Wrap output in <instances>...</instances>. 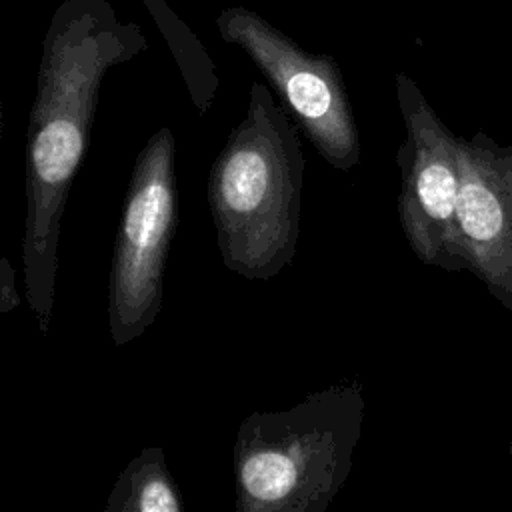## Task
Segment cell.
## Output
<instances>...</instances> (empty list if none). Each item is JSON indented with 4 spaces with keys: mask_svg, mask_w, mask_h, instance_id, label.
<instances>
[{
    "mask_svg": "<svg viewBox=\"0 0 512 512\" xmlns=\"http://www.w3.org/2000/svg\"><path fill=\"white\" fill-rule=\"evenodd\" d=\"M148 48L108 0H64L48 22L26 132L24 298L40 332L56 300L62 214L92 132L104 76Z\"/></svg>",
    "mask_w": 512,
    "mask_h": 512,
    "instance_id": "1",
    "label": "cell"
},
{
    "mask_svg": "<svg viewBox=\"0 0 512 512\" xmlns=\"http://www.w3.org/2000/svg\"><path fill=\"white\" fill-rule=\"evenodd\" d=\"M298 130L272 90L254 80L242 120L210 166L216 246L242 278H274L296 256L306 166Z\"/></svg>",
    "mask_w": 512,
    "mask_h": 512,
    "instance_id": "2",
    "label": "cell"
},
{
    "mask_svg": "<svg viewBox=\"0 0 512 512\" xmlns=\"http://www.w3.org/2000/svg\"><path fill=\"white\" fill-rule=\"evenodd\" d=\"M366 400L332 384L280 412H252L232 448L238 512H324L352 470Z\"/></svg>",
    "mask_w": 512,
    "mask_h": 512,
    "instance_id": "3",
    "label": "cell"
},
{
    "mask_svg": "<svg viewBox=\"0 0 512 512\" xmlns=\"http://www.w3.org/2000/svg\"><path fill=\"white\" fill-rule=\"evenodd\" d=\"M174 152V134L164 126L148 138L130 174L108 278V328L116 346L142 336L162 308L176 228Z\"/></svg>",
    "mask_w": 512,
    "mask_h": 512,
    "instance_id": "4",
    "label": "cell"
},
{
    "mask_svg": "<svg viewBox=\"0 0 512 512\" xmlns=\"http://www.w3.org/2000/svg\"><path fill=\"white\" fill-rule=\"evenodd\" d=\"M216 28L224 42L250 56L318 154L336 170H352L360 160V138L338 62L304 50L246 6L224 8Z\"/></svg>",
    "mask_w": 512,
    "mask_h": 512,
    "instance_id": "5",
    "label": "cell"
},
{
    "mask_svg": "<svg viewBox=\"0 0 512 512\" xmlns=\"http://www.w3.org/2000/svg\"><path fill=\"white\" fill-rule=\"evenodd\" d=\"M396 100L404 122L398 148V216L414 256L446 272L466 270L456 246L460 138L440 120L420 86L396 74Z\"/></svg>",
    "mask_w": 512,
    "mask_h": 512,
    "instance_id": "6",
    "label": "cell"
},
{
    "mask_svg": "<svg viewBox=\"0 0 512 512\" xmlns=\"http://www.w3.org/2000/svg\"><path fill=\"white\" fill-rule=\"evenodd\" d=\"M456 246L468 272L512 312V142L460 138Z\"/></svg>",
    "mask_w": 512,
    "mask_h": 512,
    "instance_id": "7",
    "label": "cell"
},
{
    "mask_svg": "<svg viewBox=\"0 0 512 512\" xmlns=\"http://www.w3.org/2000/svg\"><path fill=\"white\" fill-rule=\"evenodd\" d=\"M142 4L154 18L158 32L168 44L192 104L198 112H208L218 92V72L208 50L164 0H142Z\"/></svg>",
    "mask_w": 512,
    "mask_h": 512,
    "instance_id": "8",
    "label": "cell"
},
{
    "mask_svg": "<svg viewBox=\"0 0 512 512\" xmlns=\"http://www.w3.org/2000/svg\"><path fill=\"white\" fill-rule=\"evenodd\" d=\"M104 508L120 512L182 510L164 452L158 446L144 448L130 460V464L120 472Z\"/></svg>",
    "mask_w": 512,
    "mask_h": 512,
    "instance_id": "9",
    "label": "cell"
},
{
    "mask_svg": "<svg viewBox=\"0 0 512 512\" xmlns=\"http://www.w3.org/2000/svg\"><path fill=\"white\" fill-rule=\"evenodd\" d=\"M20 304V292L16 286V272L6 256H0V314L14 310Z\"/></svg>",
    "mask_w": 512,
    "mask_h": 512,
    "instance_id": "10",
    "label": "cell"
},
{
    "mask_svg": "<svg viewBox=\"0 0 512 512\" xmlns=\"http://www.w3.org/2000/svg\"><path fill=\"white\" fill-rule=\"evenodd\" d=\"M2 128H4V114H2V94H0V142H2Z\"/></svg>",
    "mask_w": 512,
    "mask_h": 512,
    "instance_id": "11",
    "label": "cell"
},
{
    "mask_svg": "<svg viewBox=\"0 0 512 512\" xmlns=\"http://www.w3.org/2000/svg\"><path fill=\"white\" fill-rule=\"evenodd\" d=\"M510 458H512V440H510Z\"/></svg>",
    "mask_w": 512,
    "mask_h": 512,
    "instance_id": "12",
    "label": "cell"
}]
</instances>
